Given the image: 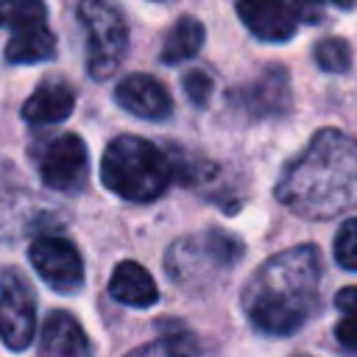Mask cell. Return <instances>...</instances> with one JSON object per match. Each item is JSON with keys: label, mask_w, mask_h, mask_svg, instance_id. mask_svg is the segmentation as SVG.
<instances>
[{"label": "cell", "mask_w": 357, "mask_h": 357, "mask_svg": "<svg viewBox=\"0 0 357 357\" xmlns=\"http://www.w3.org/2000/svg\"><path fill=\"white\" fill-rule=\"evenodd\" d=\"M100 178L114 195L134 204H148L170 187L173 165L170 156L153 142L123 134L106 145L100 159Z\"/></svg>", "instance_id": "3"}, {"label": "cell", "mask_w": 357, "mask_h": 357, "mask_svg": "<svg viewBox=\"0 0 357 357\" xmlns=\"http://www.w3.org/2000/svg\"><path fill=\"white\" fill-rule=\"evenodd\" d=\"M126 357H218L212 351V346H206L204 340H198L195 335H165L156 337L134 351H128Z\"/></svg>", "instance_id": "17"}, {"label": "cell", "mask_w": 357, "mask_h": 357, "mask_svg": "<svg viewBox=\"0 0 357 357\" xmlns=\"http://www.w3.org/2000/svg\"><path fill=\"white\" fill-rule=\"evenodd\" d=\"M39 178L59 192H78L89 173V153L78 134H53L31 148Z\"/></svg>", "instance_id": "6"}, {"label": "cell", "mask_w": 357, "mask_h": 357, "mask_svg": "<svg viewBox=\"0 0 357 357\" xmlns=\"http://www.w3.org/2000/svg\"><path fill=\"white\" fill-rule=\"evenodd\" d=\"M204 39H206V31H204V22L201 20H195L192 14L178 17L170 25V31L165 33L162 61L165 64H181V61L198 56L201 47H204Z\"/></svg>", "instance_id": "16"}, {"label": "cell", "mask_w": 357, "mask_h": 357, "mask_svg": "<svg viewBox=\"0 0 357 357\" xmlns=\"http://www.w3.org/2000/svg\"><path fill=\"white\" fill-rule=\"evenodd\" d=\"M39 357H92L84 326L67 310H53L47 315L39 335Z\"/></svg>", "instance_id": "12"}, {"label": "cell", "mask_w": 357, "mask_h": 357, "mask_svg": "<svg viewBox=\"0 0 357 357\" xmlns=\"http://www.w3.org/2000/svg\"><path fill=\"white\" fill-rule=\"evenodd\" d=\"M78 20L86 33V73L95 81H106L117 73L128 50V28L123 14L100 0L78 6Z\"/></svg>", "instance_id": "5"}, {"label": "cell", "mask_w": 357, "mask_h": 357, "mask_svg": "<svg viewBox=\"0 0 357 357\" xmlns=\"http://www.w3.org/2000/svg\"><path fill=\"white\" fill-rule=\"evenodd\" d=\"M245 28L262 42H284L298 31V22L318 17V8L304 3H237Z\"/></svg>", "instance_id": "9"}, {"label": "cell", "mask_w": 357, "mask_h": 357, "mask_svg": "<svg viewBox=\"0 0 357 357\" xmlns=\"http://www.w3.org/2000/svg\"><path fill=\"white\" fill-rule=\"evenodd\" d=\"M109 293L114 301L126 307H153L159 301V290L153 276L139 262H120L109 279Z\"/></svg>", "instance_id": "14"}, {"label": "cell", "mask_w": 357, "mask_h": 357, "mask_svg": "<svg viewBox=\"0 0 357 357\" xmlns=\"http://www.w3.org/2000/svg\"><path fill=\"white\" fill-rule=\"evenodd\" d=\"M321 254L315 245H296L265 259L243 287V312L262 335L284 337L298 332L318 312Z\"/></svg>", "instance_id": "2"}, {"label": "cell", "mask_w": 357, "mask_h": 357, "mask_svg": "<svg viewBox=\"0 0 357 357\" xmlns=\"http://www.w3.org/2000/svg\"><path fill=\"white\" fill-rule=\"evenodd\" d=\"M234 103L248 112L251 117H268V114H282L290 103L287 92V73L279 64H271L257 81L248 86H240L234 95Z\"/></svg>", "instance_id": "11"}, {"label": "cell", "mask_w": 357, "mask_h": 357, "mask_svg": "<svg viewBox=\"0 0 357 357\" xmlns=\"http://www.w3.org/2000/svg\"><path fill=\"white\" fill-rule=\"evenodd\" d=\"M36 329V301L28 279L17 268L0 273V340L11 351L31 346Z\"/></svg>", "instance_id": "7"}, {"label": "cell", "mask_w": 357, "mask_h": 357, "mask_svg": "<svg viewBox=\"0 0 357 357\" xmlns=\"http://www.w3.org/2000/svg\"><path fill=\"white\" fill-rule=\"evenodd\" d=\"M243 240L226 229H204L170 243L165 271L173 284L198 293L218 284L243 259Z\"/></svg>", "instance_id": "4"}, {"label": "cell", "mask_w": 357, "mask_h": 357, "mask_svg": "<svg viewBox=\"0 0 357 357\" xmlns=\"http://www.w3.org/2000/svg\"><path fill=\"white\" fill-rule=\"evenodd\" d=\"M335 262L346 271H357V218L346 220L335 237Z\"/></svg>", "instance_id": "21"}, {"label": "cell", "mask_w": 357, "mask_h": 357, "mask_svg": "<svg viewBox=\"0 0 357 357\" xmlns=\"http://www.w3.org/2000/svg\"><path fill=\"white\" fill-rule=\"evenodd\" d=\"M56 56V36L45 22L22 25L11 31L6 42V61L8 64H33V61H47Z\"/></svg>", "instance_id": "15"}, {"label": "cell", "mask_w": 357, "mask_h": 357, "mask_svg": "<svg viewBox=\"0 0 357 357\" xmlns=\"http://www.w3.org/2000/svg\"><path fill=\"white\" fill-rule=\"evenodd\" d=\"M335 307L340 310V321L335 326V337L343 349H357V287H343L335 296Z\"/></svg>", "instance_id": "18"}, {"label": "cell", "mask_w": 357, "mask_h": 357, "mask_svg": "<svg viewBox=\"0 0 357 357\" xmlns=\"http://www.w3.org/2000/svg\"><path fill=\"white\" fill-rule=\"evenodd\" d=\"M276 198L296 215L324 220L357 204V142L321 128L279 173Z\"/></svg>", "instance_id": "1"}, {"label": "cell", "mask_w": 357, "mask_h": 357, "mask_svg": "<svg viewBox=\"0 0 357 357\" xmlns=\"http://www.w3.org/2000/svg\"><path fill=\"white\" fill-rule=\"evenodd\" d=\"M33 22H45V6L36 0H11V3H0V28H22V25H33Z\"/></svg>", "instance_id": "20"}, {"label": "cell", "mask_w": 357, "mask_h": 357, "mask_svg": "<svg viewBox=\"0 0 357 357\" xmlns=\"http://www.w3.org/2000/svg\"><path fill=\"white\" fill-rule=\"evenodd\" d=\"M296 357H307V354H296Z\"/></svg>", "instance_id": "23"}, {"label": "cell", "mask_w": 357, "mask_h": 357, "mask_svg": "<svg viewBox=\"0 0 357 357\" xmlns=\"http://www.w3.org/2000/svg\"><path fill=\"white\" fill-rule=\"evenodd\" d=\"M184 92H187L192 106H206L209 95H212V78L201 70H192L184 75Z\"/></svg>", "instance_id": "22"}, {"label": "cell", "mask_w": 357, "mask_h": 357, "mask_svg": "<svg viewBox=\"0 0 357 357\" xmlns=\"http://www.w3.org/2000/svg\"><path fill=\"white\" fill-rule=\"evenodd\" d=\"M114 100L126 112H131L134 117H142V120H167L173 114L170 92L165 89L162 81H156L153 75H145V73L126 75L114 89Z\"/></svg>", "instance_id": "10"}, {"label": "cell", "mask_w": 357, "mask_h": 357, "mask_svg": "<svg viewBox=\"0 0 357 357\" xmlns=\"http://www.w3.org/2000/svg\"><path fill=\"white\" fill-rule=\"evenodd\" d=\"M75 92L64 81H45L25 103H22V120L31 126H53L73 114Z\"/></svg>", "instance_id": "13"}, {"label": "cell", "mask_w": 357, "mask_h": 357, "mask_svg": "<svg viewBox=\"0 0 357 357\" xmlns=\"http://www.w3.org/2000/svg\"><path fill=\"white\" fill-rule=\"evenodd\" d=\"M28 259L56 293H75L84 287V259L78 248L64 237H39L28 248Z\"/></svg>", "instance_id": "8"}, {"label": "cell", "mask_w": 357, "mask_h": 357, "mask_svg": "<svg viewBox=\"0 0 357 357\" xmlns=\"http://www.w3.org/2000/svg\"><path fill=\"white\" fill-rule=\"evenodd\" d=\"M315 64L324 73H346L351 67V45L343 36H326L315 45Z\"/></svg>", "instance_id": "19"}]
</instances>
